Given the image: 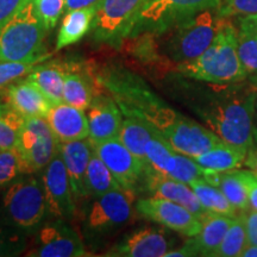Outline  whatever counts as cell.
<instances>
[{
  "label": "cell",
  "mask_w": 257,
  "mask_h": 257,
  "mask_svg": "<svg viewBox=\"0 0 257 257\" xmlns=\"http://www.w3.org/2000/svg\"><path fill=\"white\" fill-rule=\"evenodd\" d=\"M225 21L218 10H207L166 30L144 34V42L179 64L195 60L211 46Z\"/></svg>",
  "instance_id": "obj_1"
},
{
  "label": "cell",
  "mask_w": 257,
  "mask_h": 257,
  "mask_svg": "<svg viewBox=\"0 0 257 257\" xmlns=\"http://www.w3.org/2000/svg\"><path fill=\"white\" fill-rule=\"evenodd\" d=\"M238 31L225 19L211 46L191 62L179 64L180 73L188 78L210 83H232L245 79L237 51Z\"/></svg>",
  "instance_id": "obj_2"
},
{
  "label": "cell",
  "mask_w": 257,
  "mask_h": 257,
  "mask_svg": "<svg viewBox=\"0 0 257 257\" xmlns=\"http://www.w3.org/2000/svg\"><path fill=\"white\" fill-rule=\"evenodd\" d=\"M48 29L37 15L34 0L0 27V62L44 61L43 42Z\"/></svg>",
  "instance_id": "obj_3"
},
{
  "label": "cell",
  "mask_w": 257,
  "mask_h": 257,
  "mask_svg": "<svg viewBox=\"0 0 257 257\" xmlns=\"http://www.w3.org/2000/svg\"><path fill=\"white\" fill-rule=\"evenodd\" d=\"M49 212L42 180L24 174L0 192V219L30 232L40 226Z\"/></svg>",
  "instance_id": "obj_4"
},
{
  "label": "cell",
  "mask_w": 257,
  "mask_h": 257,
  "mask_svg": "<svg viewBox=\"0 0 257 257\" xmlns=\"http://www.w3.org/2000/svg\"><path fill=\"white\" fill-rule=\"evenodd\" d=\"M255 99L253 93L237 95L213 104L201 115L220 140L249 150L253 143Z\"/></svg>",
  "instance_id": "obj_5"
},
{
  "label": "cell",
  "mask_w": 257,
  "mask_h": 257,
  "mask_svg": "<svg viewBox=\"0 0 257 257\" xmlns=\"http://www.w3.org/2000/svg\"><path fill=\"white\" fill-rule=\"evenodd\" d=\"M102 82L117 99L125 115L143 118L156 128L162 126L174 112L131 74L113 73Z\"/></svg>",
  "instance_id": "obj_6"
},
{
  "label": "cell",
  "mask_w": 257,
  "mask_h": 257,
  "mask_svg": "<svg viewBox=\"0 0 257 257\" xmlns=\"http://www.w3.org/2000/svg\"><path fill=\"white\" fill-rule=\"evenodd\" d=\"M221 3L223 0H149L130 37L166 30L200 12L218 9Z\"/></svg>",
  "instance_id": "obj_7"
},
{
  "label": "cell",
  "mask_w": 257,
  "mask_h": 257,
  "mask_svg": "<svg viewBox=\"0 0 257 257\" xmlns=\"http://www.w3.org/2000/svg\"><path fill=\"white\" fill-rule=\"evenodd\" d=\"M149 0H101L96 6L92 31L99 43L118 46L130 37L144 6Z\"/></svg>",
  "instance_id": "obj_8"
},
{
  "label": "cell",
  "mask_w": 257,
  "mask_h": 257,
  "mask_svg": "<svg viewBox=\"0 0 257 257\" xmlns=\"http://www.w3.org/2000/svg\"><path fill=\"white\" fill-rule=\"evenodd\" d=\"M59 143L46 118L34 117L25 119L16 149L32 174L49 165L59 153Z\"/></svg>",
  "instance_id": "obj_9"
},
{
  "label": "cell",
  "mask_w": 257,
  "mask_h": 257,
  "mask_svg": "<svg viewBox=\"0 0 257 257\" xmlns=\"http://www.w3.org/2000/svg\"><path fill=\"white\" fill-rule=\"evenodd\" d=\"M159 133L175 152L192 159L206 153L221 141L210 128L179 113L160 128Z\"/></svg>",
  "instance_id": "obj_10"
},
{
  "label": "cell",
  "mask_w": 257,
  "mask_h": 257,
  "mask_svg": "<svg viewBox=\"0 0 257 257\" xmlns=\"http://www.w3.org/2000/svg\"><path fill=\"white\" fill-rule=\"evenodd\" d=\"M136 211L148 220L155 221L182 236L194 237L201 230L200 218L191 211L168 199L152 197L140 199Z\"/></svg>",
  "instance_id": "obj_11"
},
{
  "label": "cell",
  "mask_w": 257,
  "mask_h": 257,
  "mask_svg": "<svg viewBox=\"0 0 257 257\" xmlns=\"http://www.w3.org/2000/svg\"><path fill=\"white\" fill-rule=\"evenodd\" d=\"M94 153L100 157L125 192L133 193L144 179L148 167L141 162L119 138L92 143Z\"/></svg>",
  "instance_id": "obj_12"
},
{
  "label": "cell",
  "mask_w": 257,
  "mask_h": 257,
  "mask_svg": "<svg viewBox=\"0 0 257 257\" xmlns=\"http://www.w3.org/2000/svg\"><path fill=\"white\" fill-rule=\"evenodd\" d=\"M41 180L50 213L62 220L73 219L76 208L75 197L60 153L43 169Z\"/></svg>",
  "instance_id": "obj_13"
},
{
  "label": "cell",
  "mask_w": 257,
  "mask_h": 257,
  "mask_svg": "<svg viewBox=\"0 0 257 257\" xmlns=\"http://www.w3.org/2000/svg\"><path fill=\"white\" fill-rule=\"evenodd\" d=\"M35 257L87 256L81 237L62 219L47 224L40 230L36 246L27 253Z\"/></svg>",
  "instance_id": "obj_14"
},
{
  "label": "cell",
  "mask_w": 257,
  "mask_h": 257,
  "mask_svg": "<svg viewBox=\"0 0 257 257\" xmlns=\"http://www.w3.org/2000/svg\"><path fill=\"white\" fill-rule=\"evenodd\" d=\"M124 189L111 191L96 198L88 212L86 226L95 233L119 229L133 216V206Z\"/></svg>",
  "instance_id": "obj_15"
},
{
  "label": "cell",
  "mask_w": 257,
  "mask_h": 257,
  "mask_svg": "<svg viewBox=\"0 0 257 257\" xmlns=\"http://www.w3.org/2000/svg\"><path fill=\"white\" fill-rule=\"evenodd\" d=\"M89 124V140L92 143L119 138L121 123V110L111 96L98 94L93 98L86 110Z\"/></svg>",
  "instance_id": "obj_16"
},
{
  "label": "cell",
  "mask_w": 257,
  "mask_h": 257,
  "mask_svg": "<svg viewBox=\"0 0 257 257\" xmlns=\"http://www.w3.org/2000/svg\"><path fill=\"white\" fill-rule=\"evenodd\" d=\"M144 186L148 191L154 194V197H160L174 201L176 204L182 205L194 213L195 216L204 218L207 213H210L206 208L201 205L199 199L193 191L192 187L185 182L168 178V176L160 174L155 170L148 167L146 175H144Z\"/></svg>",
  "instance_id": "obj_17"
},
{
  "label": "cell",
  "mask_w": 257,
  "mask_h": 257,
  "mask_svg": "<svg viewBox=\"0 0 257 257\" xmlns=\"http://www.w3.org/2000/svg\"><path fill=\"white\" fill-rule=\"evenodd\" d=\"M59 153L66 165L75 200L88 197L86 187V174L94 148L89 138L70 142H60Z\"/></svg>",
  "instance_id": "obj_18"
},
{
  "label": "cell",
  "mask_w": 257,
  "mask_h": 257,
  "mask_svg": "<svg viewBox=\"0 0 257 257\" xmlns=\"http://www.w3.org/2000/svg\"><path fill=\"white\" fill-rule=\"evenodd\" d=\"M170 244L163 231L143 227L131 232L115 244L107 256L118 257H163L169 251Z\"/></svg>",
  "instance_id": "obj_19"
},
{
  "label": "cell",
  "mask_w": 257,
  "mask_h": 257,
  "mask_svg": "<svg viewBox=\"0 0 257 257\" xmlns=\"http://www.w3.org/2000/svg\"><path fill=\"white\" fill-rule=\"evenodd\" d=\"M46 119L60 142L85 140L89 137V124L85 110L66 102L53 104Z\"/></svg>",
  "instance_id": "obj_20"
},
{
  "label": "cell",
  "mask_w": 257,
  "mask_h": 257,
  "mask_svg": "<svg viewBox=\"0 0 257 257\" xmlns=\"http://www.w3.org/2000/svg\"><path fill=\"white\" fill-rule=\"evenodd\" d=\"M233 217L218 213H207L201 218V230L187 240L182 251L186 256H212L223 242Z\"/></svg>",
  "instance_id": "obj_21"
},
{
  "label": "cell",
  "mask_w": 257,
  "mask_h": 257,
  "mask_svg": "<svg viewBox=\"0 0 257 257\" xmlns=\"http://www.w3.org/2000/svg\"><path fill=\"white\" fill-rule=\"evenodd\" d=\"M6 101L25 119L34 117L46 118L53 102L34 83L27 79L18 80L6 88Z\"/></svg>",
  "instance_id": "obj_22"
},
{
  "label": "cell",
  "mask_w": 257,
  "mask_h": 257,
  "mask_svg": "<svg viewBox=\"0 0 257 257\" xmlns=\"http://www.w3.org/2000/svg\"><path fill=\"white\" fill-rule=\"evenodd\" d=\"M205 180L219 188L237 211H245L250 206L245 170L232 169L227 172L210 170Z\"/></svg>",
  "instance_id": "obj_23"
},
{
  "label": "cell",
  "mask_w": 257,
  "mask_h": 257,
  "mask_svg": "<svg viewBox=\"0 0 257 257\" xmlns=\"http://www.w3.org/2000/svg\"><path fill=\"white\" fill-rule=\"evenodd\" d=\"M159 130L152 123L141 117L126 115L119 133V140L125 147L148 167L146 148L147 144Z\"/></svg>",
  "instance_id": "obj_24"
},
{
  "label": "cell",
  "mask_w": 257,
  "mask_h": 257,
  "mask_svg": "<svg viewBox=\"0 0 257 257\" xmlns=\"http://www.w3.org/2000/svg\"><path fill=\"white\" fill-rule=\"evenodd\" d=\"M96 6L67 12L57 34L56 50L72 46L88 34L94 21Z\"/></svg>",
  "instance_id": "obj_25"
},
{
  "label": "cell",
  "mask_w": 257,
  "mask_h": 257,
  "mask_svg": "<svg viewBox=\"0 0 257 257\" xmlns=\"http://www.w3.org/2000/svg\"><path fill=\"white\" fill-rule=\"evenodd\" d=\"M248 150L233 146L221 140L206 153L195 157V161L204 168L214 172H227L244 165Z\"/></svg>",
  "instance_id": "obj_26"
},
{
  "label": "cell",
  "mask_w": 257,
  "mask_h": 257,
  "mask_svg": "<svg viewBox=\"0 0 257 257\" xmlns=\"http://www.w3.org/2000/svg\"><path fill=\"white\" fill-rule=\"evenodd\" d=\"M64 75L66 72L57 64H38L25 79L44 93L53 104H60L63 102Z\"/></svg>",
  "instance_id": "obj_27"
},
{
  "label": "cell",
  "mask_w": 257,
  "mask_h": 257,
  "mask_svg": "<svg viewBox=\"0 0 257 257\" xmlns=\"http://www.w3.org/2000/svg\"><path fill=\"white\" fill-rule=\"evenodd\" d=\"M86 187H87L88 197L99 198L106 193L123 189L117 179L114 178L111 170L102 162L100 157L93 153L89 160L87 174H86Z\"/></svg>",
  "instance_id": "obj_28"
},
{
  "label": "cell",
  "mask_w": 257,
  "mask_h": 257,
  "mask_svg": "<svg viewBox=\"0 0 257 257\" xmlns=\"http://www.w3.org/2000/svg\"><path fill=\"white\" fill-rule=\"evenodd\" d=\"M191 186L193 191L201 202V205L208 212L218 214H224V216L236 217L237 210L233 205L227 200L223 192L214 185L210 184L205 179H197L192 181Z\"/></svg>",
  "instance_id": "obj_29"
},
{
  "label": "cell",
  "mask_w": 257,
  "mask_h": 257,
  "mask_svg": "<svg viewBox=\"0 0 257 257\" xmlns=\"http://www.w3.org/2000/svg\"><path fill=\"white\" fill-rule=\"evenodd\" d=\"M148 167L160 173V174L169 176L175 168L178 152H175L169 143L167 142L162 135L156 133L149 141L146 148Z\"/></svg>",
  "instance_id": "obj_30"
},
{
  "label": "cell",
  "mask_w": 257,
  "mask_h": 257,
  "mask_svg": "<svg viewBox=\"0 0 257 257\" xmlns=\"http://www.w3.org/2000/svg\"><path fill=\"white\" fill-rule=\"evenodd\" d=\"M94 96L92 83L85 75L76 72H66L63 85V102L86 111Z\"/></svg>",
  "instance_id": "obj_31"
},
{
  "label": "cell",
  "mask_w": 257,
  "mask_h": 257,
  "mask_svg": "<svg viewBox=\"0 0 257 257\" xmlns=\"http://www.w3.org/2000/svg\"><path fill=\"white\" fill-rule=\"evenodd\" d=\"M25 118L9 104L0 102V150L17 148Z\"/></svg>",
  "instance_id": "obj_32"
},
{
  "label": "cell",
  "mask_w": 257,
  "mask_h": 257,
  "mask_svg": "<svg viewBox=\"0 0 257 257\" xmlns=\"http://www.w3.org/2000/svg\"><path fill=\"white\" fill-rule=\"evenodd\" d=\"M248 236H246L245 225L242 216L233 217L229 230L225 233L223 242L216 251L214 257H236L242 255V251L248 245Z\"/></svg>",
  "instance_id": "obj_33"
},
{
  "label": "cell",
  "mask_w": 257,
  "mask_h": 257,
  "mask_svg": "<svg viewBox=\"0 0 257 257\" xmlns=\"http://www.w3.org/2000/svg\"><path fill=\"white\" fill-rule=\"evenodd\" d=\"M24 174L31 173L18 150H0V189L5 188Z\"/></svg>",
  "instance_id": "obj_34"
},
{
  "label": "cell",
  "mask_w": 257,
  "mask_h": 257,
  "mask_svg": "<svg viewBox=\"0 0 257 257\" xmlns=\"http://www.w3.org/2000/svg\"><path fill=\"white\" fill-rule=\"evenodd\" d=\"M27 244V233L0 219V257L21 255Z\"/></svg>",
  "instance_id": "obj_35"
},
{
  "label": "cell",
  "mask_w": 257,
  "mask_h": 257,
  "mask_svg": "<svg viewBox=\"0 0 257 257\" xmlns=\"http://www.w3.org/2000/svg\"><path fill=\"white\" fill-rule=\"evenodd\" d=\"M237 51L245 73H257V32L242 30L237 34Z\"/></svg>",
  "instance_id": "obj_36"
},
{
  "label": "cell",
  "mask_w": 257,
  "mask_h": 257,
  "mask_svg": "<svg viewBox=\"0 0 257 257\" xmlns=\"http://www.w3.org/2000/svg\"><path fill=\"white\" fill-rule=\"evenodd\" d=\"M42 61L32 62H0V89L8 88L11 83L25 78Z\"/></svg>",
  "instance_id": "obj_37"
},
{
  "label": "cell",
  "mask_w": 257,
  "mask_h": 257,
  "mask_svg": "<svg viewBox=\"0 0 257 257\" xmlns=\"http://www.w3.org/2000/svg\"><path fill=\"white\" fill-rule=\"evenodd\" d=\"M41 21L48 30L55 28L66 8V0H34Z\"/></svg>",
  "instance_id": "obj_38"
},
{
  "label": "cell",
  "mask_w": 257,
  "mask_h": 257,
  "mask_svg": "<svg viewBox=\"0 0 257 257\" xmlns=\"http://www.w3.org/2000/svg\"><path fill=\"white\" fill-rule=\"evenodd\" d=\"M217 10L220 17L224 18L231 16H257V0H223Z\"/></svg>",
  "instance_id": "obj_39"
},
{
  "label": "cell",
  "mask_w": 257,
  "mask_h": 257,
  "mask_svg": "<svg viewBox=\"0 0 257 257\" xmlns=\"http://www.w3.org/2000/svg\"><path fill=\"white\" fill-rule=\"evenodd\" d=\"M29 0H0V27L27 4Z\"/></svg>",
  "instance_id": "obj_40"
},
{
  "label": "cell",
  "mask_w": 257,
  "mask_h": 257,
  "mask_svg": "<svg viewBox=\"0 0 257 257\" xmlns=\"http://www.w3.org/2000/svg\"><path fill=\"white\" fill-rule=\"evenodd\" d=\"M242 218L245 225L249 244L257 245V211L252 210L246 214H242Z\"/></svg>",
  "instance_id": "obj_41"
},
{
  "label": "cell",
  "mask_w": 257,
  "mask_h": 257,
  "mask_svg": "<svg viewBox=\"0 0 257 257\" xmlns=\"http://www.w3.org/2000/svg\"><path fill=\"white\" fill-rule=\"evenodd\" d=\"M245 181L248 187L249 205L252 210L257 211V174L251 170H245Z\"/></svg>",
  "instance_id": "obj_42"
},
{
  "label": "cell",
  "mask_w": 257,
  "mask_h": 257,
  "mask_svg": "<svg viewBox=\"0 0 257 257\" xmlns=\"http://www.w3.org/2000/svg\"><path fill=\"white\" fill-rule=\"evenodd\" d=\"M101 0H66V8L64 11L69 12L73 10L91 8V6H95L100 3Z\"/></svg>",
  "instance_id": "obj_43"
},
{
  "label": "cell",
  "mask_w": 257,
  "mask_h": 257,
  "mask_svg": "<svg viewBox=\"0 0 257 257\" xmlns=\"http://www.w3.org/2000/svg\"><path fill=\"white\" fill-rule=\"evenodd\" d=\"M244 165L248 167L251 172L257 174V140H253L252 146L249 148Z\"/></svg>",
  "instance_id": "obj_44"
},
{
  "label": "cell",
  "mask_w": 257,
  "mask_h": 257,
  "mask_svg": "<svg viewBox=\"0 0 257 257\" xmlns=\"http://www.w3.org/2000/svg\"><path fill=\"white\" fill-rule=\"evenodd\" d=\"M239 29L257 32V16H246L239 19Z\"/></svg>",
  "instance_id": "obj_45"
},
{
  "label": "cell",
  "mask_w": 257,
  "mask_h": 257,
  "mask_svg": "<svg viewBox=\"0 0 257 257\" xmlns=\"http://www.w3.org/2000/svg\"><path fill=\"white\" fill-rule=\"evenodd\" d=\"M242 257H257V245L248 244L242 251Z\"/></svg>",
  "instance_id": "obj_46"
},
{
  "label": "cell",
  "mask_w": 257,
  "mask_h": 257,
  "mask_svg": "<svg viewBox=\"0 0 257 257\" xmlns=\"http://www.w3.org/2000/svg\"><path fill=\"white\" fill-rule=\"evenodd\" d=\"M4 99H6V88L0 89V102H3Z\"/></svg>",
  "instance_id": "obj_47"
},
{
  "label": "cell",
  "mask_w": 257,
  "mask_h": 257,
  "mask_svg": "<svg viewBox=\"0 0 257 257\" xmlns=\"http://www.w3.org/2000/svg\"><path fill=\"white\" fill-rule=\"evenodd\" d=\"M251 83H252V85H255L256 87H257V73L252 74V76H251Z\"/></svg>",
  "instance_id": "obj_48"
},
{
  "label": "cell",
  "mask_w": 257,
  "mask_h": 257,
  "mask_svg": "<svg viewBox=\"0 0 257 257\" xmlns=\"http://www.w3.org/2000/svg\"><path fill=\"white\" fill-rule=\"evenodd\" d=\"M257 117V95H256V99H255V114H253V118Z\"/></svg>",
  "instance_id": "obj_49"
},
{
  "label": "cell",
  "mask_w": 257,
  "mask_h": 257,
  "mask_svg": "<svg viewBox=\"0 0 257 257\" xmlns=\"http://www.w3.org/2000/svg\"><path fill=\"white\" fill-rule=\"evenodd\" d=\"M253 140H257V127L253 126Z\"/></svg>",
  "instance_id": "obj_50"
}]
</instances>
